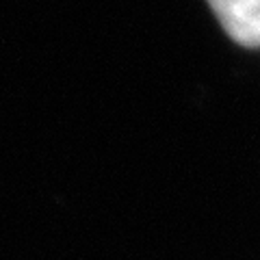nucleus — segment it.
Segmentation results:
<instances>
[{"label":"nucleus","instance_id":"nucleus-1","mask_svg":"<svg viewBox=\"0 0 260 260\" xmlns=\"http://www.w3.org/2000/svg\"><path fill=\"white\" fill-rule=\"evenodd\" d=\"M223 30L245 48H260V0H208Z\"/></svg>","mask_w":260,"mask_h":260}]
</instances>
